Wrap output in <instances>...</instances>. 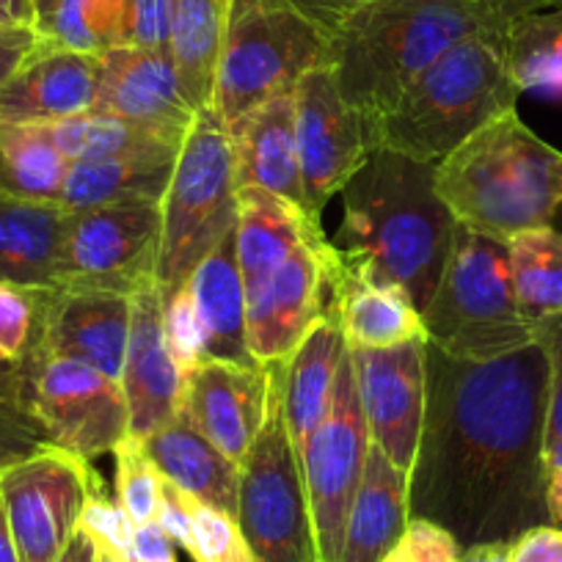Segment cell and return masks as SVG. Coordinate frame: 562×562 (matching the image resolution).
I'll list each match as a JSON object with an SVG mask.
<instances>
[{
	"label": "cell",
	"instance_id": "ab89813d",
	"mask_svg": "<svg viewBox=\"0 0 562 562\" xmlns=\"http://www.w3.org/2000/svg\"><path fill=\"white\" fill-rule=\"evenodd\" d=\"M191 557L196 562H254L235 516L191 499Z\"/></svg>",
	"mask_w": 562,
	"mask_h": 562
},
{
	"label": "cell",
	"instance_id": "484cf974",
	"mask_svg": "<svg viewBox=\"0 0 562 562\" xmlns=\"http://www.w3.org/2000/svg\"><path fill=\"white\" fill-rule=\"evenodd\" d=\"M323 226L312 221L304 210L290 204L288 199L262 188H240L237 191V226L235 251L240 265L246 299H251L265 281L273 276L301 243L317 240Z\"/></svg>",
	"mask_w": 562,
	"mask_h": 562
},
{
	"label": "cell",
	"instance_id": "e575fe53",
	"mask_svg": "<svg viewBox=\"0 0 562 562\" xmlns=\"http://www.w3.org/2000/svg\"><path fill=\"white\" fill-rule=\"evenodd\" d=\"M50 135L64 158L72 160H97L111 155L135 153V149L158 147V144H175L153 130L140 127L130 119L113 116V113L83 111L78 116L61 119L50 124ZM180 147V144H175Z\"/></svg>",
	"mask_w": 562,
	"mask_h": 562
},
{
	"label": "cell",
	"instance_id": "4316f807",
	"mask_svg": "<svg viewBox=\"0 0 562 562\" xmlns=\"http://www.w3.org/2000/svg\"><path fill=\"white\" fill-rule=\"evenodd\" d=\"M69 210L61 202L0 196V281L58 290Z\"/></svg>",
	"mask_w": 562,
	"mask_h": 562
},
{
	"label": "cell",
	"instance_id": "9f6ffc18",
	"mask_svg": "<svg viewBox=\"0 0 562 562\" xmlns=\"http://www.w3.org/2000/svg\"><path fill=\"white\" fill-rule=\"evenodd\" d=\"M56 562H97V549L89 540V535H86L83 529H78V532L72 535V540H69L67 549H64V554L58 557Z\"/></svg>",
	"mask_w": 562,
	"mask_h": 562
},
{
	"label": "cell",
	"instance_id": "ffe728a7",
	"mask_svg": "<svg viewBox=\"0 0 562 562\" xmlns=\"http://www.w3.org/2000/svg\"><path fill=\"white\" fill-rule=\"evenodd\" d=\"M119 383L127 400L130 436L135 439H147L177 416L182 372L166 348L164 299L155 284L133 295V323Z\"/></svg>",
	"mask_w": 562,
	"mask_h": 562
},
{
	"label": "cell",
	"instance_id": "9a60e30c",
	"mask_svg": "<svg viewBox=\"0 0 562 562\" xmlns=\"http://www.w3.org/2000/svg\"><path fill=\"white\" fill-rule=\"evenodd\" d=\"M372 445L411 472L428 400V339L389 350H350Z\"/></svg>",
	"mask_w": 562,
	"mask_h": 562
},
{
	"label": "cell",
	"instance_id": "603a6c76",
	"mask_svg": "<svg viewBox=\"0 0 562 562\" xmlns=\"http://www.w3.org/2000/svg\"><path fill=\"white\" fill-rule=\"evenodd\" d=\"M326 281L350 350H389L414 339H428L422 312L411 304L408 295L353 276L342 265L337 248H331L326 259Z\"/></svg>",
	"mask_w": 562,
	"mask_h": 562
},
{
	"label": "cell",
	"instance_id": "ac0fdd59",
	"mask_svg": "<svg viewBox=\"0 0 562 562\" xmlns=\"http://www.w3.org/2000/svg\"><path fill=\"white\" fill-rule=\"evenodd\" d=\"M91 111L113 113L182 144L196 122L186 102L169 50L149 47H108L100 53L97 94Z\"/></svg>",
	"mask_w": 562,
	"mask_h": 562
},
{
	"label": "cell",
	"instance_id": "277c9868",
	"mask_svg": "<svg viewBox=\"0 0 562 562\" xmlns=\"http://www.w3.org/2000/svg\"><path fill=\"white\" fill-rule=\"evenodd\" d=\"M436 191L458 224L507 243L551 226L562 207V153L507 111L436 164Z\"/></svg>",
	"mask_w": 562,
	"mask_h": 562
},
{
	"label": "cell",
	"instance_id": "d4e9b609",
	"mask_svg": "<svg viewBox=\"0 0 562 562\" xmlns=\"http://www.w3.org/2000/svg\"><path fill=\"white\" fill-rule=\"evenodd\" d=\"M202 326L204 359L259 364L248 350V299L235 251V232L221 240L186 281Z\"/></svg>",
	"mask_w": 562,
	"mask_h": 562
},
{
	"label": "cell",
	"instance_id": "4dcf8cb0",
	"mask_svg": "<svg viewBox=\"0 0 562 562\" xmlns=\"http://www.w3.org/2000/svg\"><path fill=\"white\" fill-rule=\"evenodd\" d=\"M226 9L229 0H177L175 7L169 56L182 97L196 113L213 105Z\"/></svg>",
	"mask_w": 562,
	"mask_h": 562
},
{
	"label": "cell",
	"instance_id": "816d5d0a",
	"mask_svg": "<svg viewBox=\"0 0 562 562\" xmlns=\"http://www.w3.org/2000/svg\"><path fill=\"white\" fill-rule=\"evenodd\" d=\"M122 562H177L175 540L160 529L158 521L135 527V540Z\"/></svg>",
	"mask_w": 562,
	"mask_h": 562
},
{
	"label": "cell",
	"instance_id": "f35d334b",
	"mask_svg": "<svg viewBox=\"0 0 562 562\" xmlns=\"http://www.w3.org/2000/svg\"><path fill=\"white\" fill-rule=\"evenodd\" d=\"M29 383L0 381V472L50 447L29 411Z\"/></svg>",
	"mask_w": 562,
	"mask_h": 562
},
{
	"label": "cell",
	"instance_id": "2e32d148",
	"mask_svg": "<svg viewBox=\"0 0 562 562\" xmlns=\"http://www.w3.org/2000/svg\"><path fill=\"white\" fill-rule=\"evenodd\" d=\"M326 237L301 243L262 288L248 299V350L259 364H273L293 356L317 321L326 315L331 295Z\"/></svg>",
	"mask_w": 562,
	"mask_h": 562
},
{
	"label": "cell",
	"instance_id": "30bf717a",
	"mask_svg": "<svg viewBox=\"0 0 562 562\" xmlns=\"http://www.w3.org/2000/svg\"><path fill=\"white\" fill-rule=\"evenodd\" d=\"M370 428L356 386L353 353L345 350L331 405L301 456L317 562H342L345 529L370 456Z\"/></svg>",
	"mask_w": 562,
	"mask_h": 562
},
{
	"label": "cell",
	"instance_id": "7a4b0ae2",
	"mask_svg": "<svg viewBox=\"0 0 562 562\" xmlns=\"http://www.w3.org/2000/svg\"><path fill=\"white\" fill-rule=\"evenodd\" d=\"M456 226L436 191V164L375 147L342 188V221L331 246L350 273L403 290L422 312L439 288Z\"/></svg>",
	"mask_w": 562,
	"mask_h": 562
},
{
	"label": "cell",
	"instance_id": "8d00e7d4",
	"mask_svg": "<svg viewBox=\"0 0 562 562\" xmlns=\"http://www.w3.org/2000/svg\"><path fill=\"white\" fill-rule=\"evenodd\" d=\"M50 293L0 281V353L7 359H36Z\"/></svg>",
	"mask_w": 562,
	"mask_h": 562
},
{
	"label": "cell",
	"instance_id": "f546056e",
	"mask_svg": "<svg viewBox=\"0 0 562 562\" xmlns=\"http://www.w3.org/2000/svg\"><path fill=\"white\" fill-rule=\"evenodd\" d=\"M408 472L370 445L364 474L348 513L342 562H383L408 527Z\"/></svg>",
	"mask_w": 562,
	"mask_h": 562
},
{
	"label": "cell",
	"instance_id": "83f0119b",
	"mask_svg": "<svg viewBox=\"0 0 562 562\" xmlns=\"http://www.w3.org/2000/svg\"><path fill=\"white\" fill-rule=\"evenodd\" d=\"M140 441H144V450L153 458L158 472L169 483L186 491L191 499L237 518L240 467L229 461L218 447L210 445L191 422L177 414L166 422L164 428Z\"/></svg>",
	"mask_w": 562,
	"mask_h": 562
},
{
	"label": "cell",
	"instance_id": "5b68a950",
	"mask_svg": "<svg viewBox=\"0 0 562 562\" xmlns=\"http://www.w3.org/2000/svg\"><path fill=\"white\" fill-rule=\"evenodd\" d=\"M518 94L507 67V29L480 31L430 64L372 124V149L439 164L485 124L516 111Z\"/></svg>",
	"mask_w": 562,
	"mask_h": 562
},
{
	"label": "cell",
	"instance_id": "94428289",
	"mask_svg": "<svg viewBox=\"0 0 562 562\" xmlns=\"http://www.w3.org/2000/svg\"><path fill=\"white\" fill-rule=\"evenodd\" d=\"M97 562H100V560H97Z\"/></svg>",
	"mask_w": 562,
	"mask_h": 562
},
{
	"label": "cell",
	"instance_id": "d6986e66",
	"mask_svg": "<svg viewBox=\"0 0 562 562\" xmlns=\"http://www.w3.org/2000/svg\"><path fill=\"white\" fill-rule=\"evenodd\" d=\"M133 299L105 290H53L40 353L75 359L119 381L127 353Z\"/></svg>",
	"mask_w": 562,
	"mask_h": 562
},
{
	"label": "cell",
	"instance_id": "5bb4252c",
	"mask_svg": "<svg viewBox=\"0 0 562 562\" xmlns=\"http://www.w3.org/2000/svg\"><path fill=\"white\" fill-rule=\"evenodd\" d=\"M295 140L310 213L321 221L323 210L372 153L370 122L339 91L331 67H317L299 80Z\"/></svg>",
	"mask_w": 562,
	"mask_h": 562
},
{
	"label": "cell",
	"instance_id": "bcb514c9",
	"mask_svg": "<svg viewBox=\"0 0 562 562\" xmlns=\"http://www.w3.org/2000/svg\"><path fill=\"white\" fill-rule=\"evenodd\" d=\"M158 524L175 546L191 554L193 535H191V496L186 491L177 488L175 483L164 477V488H160V507H158Z\"/></svg>",
	"mask_w": 562,
	"mask_h": 562
},
{
	"label": "cell",
	"instance_id": "ee69618b",
	"mask_svg": "<svg viewBox=\"0 0 562 562\" xmlns=\"http://www.w3.org/2000/svg\"><path fill=\"white\" fill-rule=\"evenodd\" d=\"M175 7L177 0H130L122 45L169 50Z\"/></svg>",
	"mask_w": 562,
	"mask_h": 562
},
{
	"label": "cell",
	"instance_id": "74e56055",
	"mask_svg": "<svg viewBox=\"0 0 562 562\" xmlns=\"http://www.w3.org/2000/svg\"><path fill=\"white\" fill-rule=\"evenodd\" d=\"M546 348H549L551 378L549 405H546V485H549L551 524L562 527V317L540 328Z\"/></svg>",
	"mask_w": 562,
	"mask_h": 562
},
{
	"label": "cell",
	"instance_id": "7dc6e473",
	"mask_svg": "<svg viewBox=\"0 0 562 562\" xmlns=\"http://www.w3.org/2000/svg\"><path fill=\"white\" fill-rule=\"evenodd\" d=\"M510 562H562V527L540 524L510 543Z\"/></svg>",
	"mask_w": 562,
	"mask_h": 562
},
{
	"label": "cell",
	"instance_id": "8992f818",
	"mask_svg": "<svg viewBox=\"0 0 562 562\" xmlns=\"http://www.w3.org/2000/svg\"><path fill=\"white\" fill-rule=\"evenodd\" d=\"M428 345L463 361H491L540 337L516 301L505 240L458 224L450 259L422 310Z\"/></svg>",
	"mask_w": 562,
	"mask_h": 562
},
{
	"label": "cell",
	"instance_id": "836d02e7",
	"mask_svg": "<svg viewBox=\"0 0 562 562\" xmlns=\"http://www.w3.org/2000/svg\"><path fill=\"white\" fill-rule=\"evenodd\" d=\"M507 67L521 94L562 102V7L527 14L507 29Z\"/></svg>",
	"mask_w": 562,
	"mask_h": 562
},
{
	"label": "cell",
	"instance_id": "cb8c5ba5",
	"mask_svg": "<svg viewBox=\"0 0 562 562\" xmlns=\"http://www.w3.org/2000/svg\"><path fill=\"white\" fill-rule=\"evenodd\" d=\"M345 350L348 345H345L339 315L328 304L326 315L312 326L304 342L293 350L290 359L281 361V408L299 461L331 405L334 381Z\"/></svg>",
	"mask_w": 562,
	"mask_h": 562
},
{
	"label": "cell",
	"instance_id": "f907efd6",
	"mask_svg": "<svg viewBox=\"0 0 562 562\" xmlns=\"http://www.w3.org/2000/svg\"><path fill=\"white\" fill-rule=\"evenodd\" d=\"M306 20L317 25L323 34L331 36L334 31L342 29V23H348L356 12H361L370 3L378 0H290Z\"/></svg>",
	"mask_w": 562,
	"mask_h": 562
},
{
	"label": "cell",
	"instance_id": "680465c9",
	"mask_svg": "<svg viewBox=\"0 0 562 562\" xmlns=\"http://www.w3.org/2000/svg\"><path fill=\"white\" fill-rule=\"evenodd\" d=\"M0 381H18V383H29L31 381V361H14L7 359V356L0 353Z\"/></svg>",
	"mask_w": 562,
	"mask_h": 562
},
{
	"label": "cell",
	"instance_id": "c3c4849f",
	"mask_svg": "<svg viewBox=\"0 0 562 562\" xmlns=\"http://www.w3.org/2000/svg\"><path fill=\"white\" fill-rule=\"evenodd\" d=\"M127 9L130 0H86V14H89V25L100 50L119 47L124 42Z\"/></svg>",
	"mask_w": 562,
	"mask_h": 562
},
{
	"label": "cell",
	"instance_id": "f5cc1de1",
	"mask_svg": "<svg viewBox=\"0 0 562 562\" xmlns=\"http://www.w3.org/2000/svg\"><path fill=\"white\" fill-rule=\"evenodd\" d=\"M469 3L480 7L483 12L494 14V18L502 20L505 25H513L516 20L527 18V14L557 7L560 0H469Z\"/></svg>",
	"mask_w": 562,
	"mask_h": 562
},
{
	"label": "cell",
	"instance_id": "4fadbf2b",
	"mask_svg": "<svg viewBox=\"0 0 562 562\" xmlns=\"http://www.w3.org/2000/svg\"><path fill=\"white\" fill-rule=\"evenodd\" d=\"M102 480L89 461L45 447L0 472V499L7 505L20 562H56L78 532L80 513Z\"/></svg>",
	"mask_w": 562,
	"mask_h": 562
},
{
	"label": "cell",
	"instance_id": "9c48e42d",
	"mask_svg": "<svg viewBox=\"0 0 562 562\" xmlns=\"http://www.w3.org/2000/svg\"><path fill=\"white\" fill-rule=\"evenodd\" d=\"M237 524L254 562H317L301 463L281 408V361L270 364L268 416L240 461Z\"/></svg>",
	"mask_w": 562,
	"mask_h": 562
},
{
	"label": "cell",
	"instance_id": "44dd1931",
	"mask_svg": "<svg viewBox=\"0 0 562 562\" xmlns=\"http://www.w3.org/2000/svg\"><path fill=\"white\" fill-rule=\"evenodd\" d=\"M100 53L40 42L29 61L0 89V122L53 124L91 111Z\"/></svg>",
	"mask_w": 562,
	"mask_h": 562
},
{
	"label": "cell",
	"instance_id": "60d3db41",
	"mask_svg": "<svg viewBox=\"0 0 562 562\" xmlns=\"http://www.w3.org/2000/svg\"><path fill=\"white\" fill-rule=\"evenodd\" d=\"M78 529L89 535L100 562H122L135 540L133 518L124 513L119 502H113L105 494V488L94 491L89 496L83 513H80Z\"/></svg>",
	"mask_w": 562,
	"mask_h": 562
},
{
	"label": "cell",
	"instance_id": "e0dca14e",
	"mask_svg": "<svg viewBox=\"0 0 562 562\" xmlns=\"http://www.w3.org/2000/svg\"><path fill=\"white\" fill-rule=\"evenodd\" d=\"M270 403V364L204 359L182 378L177 414L240 467L257 441Z\"/></svg>",
	"mask_w": 562,
	"mask_h": 562
},
{
	"label": "cell",
	"instance_id": "11a10c76",
	"mask_svg": "<svg viewBox=\"0 0 562 562\" xmlns=\"http://www.w3.org/2000/svg\"><path fill=\"white\" fill-rule=\"evenodd\" d=\"M461 562H510V543H474L461 551Z\"/></svg>",
	"mask_w": 562,
	"mask_h": 562
},
{
	"label": "cell",
	"instance_id": "681fc988",
	"mask_svg": "<svg viewBox=\"0 0 562 562\" xmlns=\"http://www.w3.org/2000/svg\"><path fill=\"white\" fill-rule=\"evenodd\" d=\"M40 42L42 36L34 25L0 29V89L18 75V69L29 61Z\"/></svg>",
	"mask_w": 562,
	"mask_h": 562
},
{
	"label": "cell",
	"instance_id": "d590c367",
	"mask_svg": "<svg viewBox=\"0 0 562 562\" xmlns=\"http://www.w3.org/2000/svg\"><path fill=\"white\" fill-rule=\"evenodd\" d=\"M116 456V502L124 507L135 527L158 521L160 488H164V474L153 463V458L144 450V441L127 436L119 441L113 450Z\"/></svg>",
	"mask_w": 562,
	"mask_h": 562
},
{
	"label": "cell",
	"instance_id": "52a82bcc",
	"mask_svg": "<svg viewBox=\"0 0 562 562\" xmlns=\"http://www.w3.org/2000/svg\"><path fill=\"white\" fill-rule=\"evenodd\" d=\"M235 153L226 124L213 108L196 113L177 155L160 202V251L155 288L160 295L180 290L196 265L237 226Z\"/></svg>",
	"mask_w": 562,
	"mask_h": 562
},
{
	"label": "cell",
	"instance_id": "1f68e13d",
	"mask_svg": "<svg viewBox=\"0 0 562 562\" xmlns=\"http://www.w3.org/2000/svg\"><path fill=\"white\" fill-rule=\"evenodd\" d=\"M67 171L50 124L0 122V196L61 202Z\"/></svg>",
	"mask_w": 562,
	"mask_h": 562
},
{
	"label": "cell",
	"instance_id": "d6a6232c",
	"mask_svg": "<svg viewBox=\"0 0 562 562\" xmlns=\"http://www.w3.org/2000/svg\"><path fill=\"white\" fill-rule=\"evenodd\" d=\"M507 248L518 310L540 334L562 317V232L554 226L521 232L507 240Z\"/></svg>",
	"mask_w": 562,
	"mask_h": 562
},
{
	"label": "cell",
	"instance_id": "91938a15",
	"mask_svg": "<svg viewBox=\"0 0 562 562\" xmlns=\"http://www.w3.org/2000/svg\"><path fill=\"white\" fill-rule=\"evenodd\" d=\"M557 7H562V0H560V3H557Z\"/></svg>",
	"mask_w": 562,
	"mask_h": 562
},
{
	"label": "cell",
	"instance_id": "7bdbcfd3",
	"mask_svg": "<svg viewBox=\"0 0 562 562\" xmlns=\"http://www.w3.org/2000/svg\"><path fill=\"white\" fill-rule=\"evenodd\" d=\"M461 551L463 546L450 529L428 518L411 516L408 527L383 562H461Z\"/></svg>",
	"mask_w": 562,
	"mask_h": 562
},
{
	"label": "cell",
	"instance_id": "f6af8a7d",
	"mask_svg": "<svg viewBox=\"0 0 562 562\" xmlns=\"http://www.w3.org/2000/svg\"><path fill=\"white\" fill-rule=\"evenodd\" d=\"M45 42H53L58 47H69L78 53H102L94 40V31L89 25L86 14V0H61L50 23L40 31Z\"/></svg>",
	"mask_w": 562,
	"mask_h": 562
},
{
	"label": "cell",
	"instance_id": "6f0895ef",
	"mask_svg": "<svg viewBox=\"0 0 562 562\" xmlns=\"http://www.w3.org/2000/svg\"><path fill=\"white\" fill-rule=\"evenodd\" d=\"M0 562H20V551L18 543H14V532L3 499H0Z\"/></svg>",
	"mask_w": 562,
	"mask_h": 562
},
{
	"label": "cell",
	"instance_id": "b9f144b4",
	"mask_svg": "<svg viewBox=\"0 0 562 562\" xmlns=\"http://www.w3.org/2000/svg\"><path fill=\"white\" fill-rule=\"evenodd\" d=\"M164 299V339L166 348H169L171 359L180 367L182 378L191 370H196L204 361V337L202 326L196 321V312H193V301L188 288L182 284L180 290L169 295H160Z\"/></svg>",
	"mask_w": 562,
	"mask_h": 562
},
{
	"label": "cell",
	"instance_id": "8fae6325",
	"mask_svg": "<svg viewBox=\"0 0 562 562\" xmlns=\"http://www.w3.org/2000/svg\"><path fill=\"white\" fill-rule=\"evenodd\" d=\"M160 202L124 199L69 213L58 290L130 295L155 284L160 251Z\"/></svg>",
	"mask_w": 562,
	"mask_h": 562
},
{
	"label": "cell",
	"instance_id": "ba28073f",
	"mask_svg": "<svg viewBox=\"0 0 562 562\" xmlns=\"http://www.w3.org/2000/svg\"><path fill=\"white\" fill-rule=\"evenodd\" d=\"M331 58V36L290 0H229L213 111L229 127L276 94L295 91Z\"/></svg>",
	"mask_w": 562,
	"mask_h": 562
},
{
	"label": "cell",
	"instance_id": "7402d4cb",
	"mask_svg": "<svg viewBox=\"0 0 562 562\" xmlns=\"http://www.w3.org/2000/svg\"><path fill=\"white\" fill-rule=\"evenodd\" d=\"M226 130L232 138V153H235L237 188H262V191L288 199L312 221H317L310 213L304 177H301L293 91L270 97Z\"/></svg>",
	"mask_w": 562,
	"mask_h": 562
},
{
	"label": "cell",
	"instance_id": "db71d44e",
	"mask_svg": "<svg viewBox=\"0 0 562 562\" xmlns=\"http://www.w3.org/2000/svg\"><path fill=\"white\" fill-rule=\"evenodd\" d=\"M36 12L34 0H0V29L14 25H34Z\"/></svg>",
	"mask_w": 562,
	"mask_h": 562
},
{
	"label": "cell",
	"instance_id": "3957f363",
	"mask_svg": "<svg viewBox=\"0 0 562 562\" xmlns=\"http://www.w3.org/2000/svg\"><path fill=\"white\" fill-rule=\"evenodd\" d=\"M510 29L469 0H378L331 34V67L345 100L372 124L452 45Z\"/></svg>",
	"mask_w": 562,
	"mask_h": 562
},
{
	"label": "cell",
	"instance_id": "f1b7e54d",
	"mask_svg": "<svg viewBox=\"0 0 562 562\" xmlns=\"http://www.w3.org/2000/svg\"><path fill=\"white\" fill-rule=\"evenodd\" d=\"M180 147L158 144V147L111 155V158L72 160L64 180L61 204L69 213H78V210L124 202V199L164 202Z\"/></svg>",
	"mask_w": 562,
	"mask_h": 562
},
{
	"label": "cell",
	"instance_id": "6da1fadb",
	"mask_svg": "<svg viewBox=\"0 0 562 562\" xmlns=\"http://www.w3.org/2000/svg\"><path fill=\"white\" fill-rule=\"evenodd\" d=\"M551 361L543 337L491 361L428 345L425 422L408 472V513L450 529L467 549L513 543L551 524L546 405Z\"/></svg>",
	"mask_w": 562,
	"mask_h": 562
},
{
	"label": "cell",
	"instance_id": "7c38bea8",
	"mask_svg": "<svg viewBox=\"0 0 562 562\" xmlns=\"http://www.w3.org/2000/svg\"><path fill=\"white\" fill-rule=\"evenodd\" d=\"M29 411L50 447L94 461L130 436L122 383L75 359H31Z\"/></svg>",
	"mask_w": 562,
	"mask_h": 562
}]
</instances>
